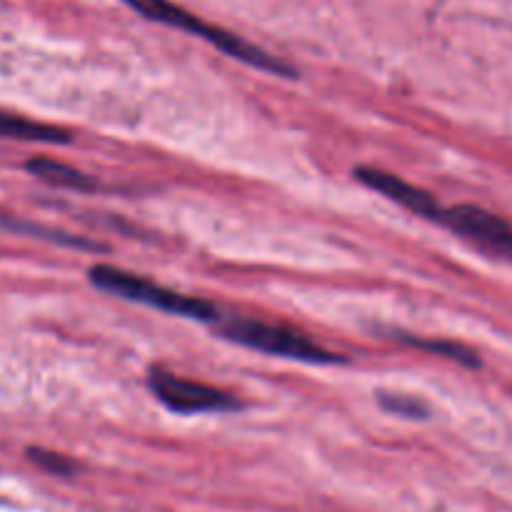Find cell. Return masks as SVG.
I'll return each instance as SVG.
<instances>
[{"label": "cell", "mask_w": 512, "mask_h": 512, "mask_svg": "<svg viewBox=\"0 0 512 512\" xmlns=\"http://www.w3.org/2000/svg\"><path fill=\"white\" fill-rule=\"evenodd\" d=\"M28 458L33 460L38 468H43L45 473L60 475V478H65V475H73V470H75V465L70 463L65 455L50 453V450H43V448H30Z\"/></svg>", "instance_id": "cell-10"}, {"label": "cell", "mask_w": 512, "mask_h": 512, "mask_svg": "<svg viewBox=\"0 0 512 512\" xmlns=\"http://www.w3.org/2000/svg\"><path fill=\"white\" fill-rule=\"evenodd\" d=\"M0 138L10 140H28V143H50L63 145L70 143V133L55 125L38 123V120L20 118V115H10L0 110Z\"/></svg>", "instance_id": "cell-7"}, {"label": "cell", "mask_w": 512, "mask_h": 512, "mask_svg": "<svg viewBox=\"0 0 512 512\" xmlns=\"http://www.w3.org/2000/svg\"><path fill=\"white\" fill-rule=\"evenodd\" d=\"M400 340L408 345H413V348L428 350V353L440 355V358H448V360H455V363H460V365H468V368H478L480 365L478 353H473V350L465 348V345L453 343V340H423V338H408V335H400Z\"/></svg>", "instance_id": "cell-9"}, {"label": "cell", "mask_w": 512, "mask_h": 512, "mask_svg": "<svg viewBox=\"0 0 512 512\" xmlns=\"http://www.w3.org/2000/svg\"><path fill=\"white\" fill-rule=\"evenodd\" d=\"M380 405L400 418H428V408L410 395H380Z\"/></svg>", "instance_id": "cell-11"}, {"label": "cell", "mask_w": 512, "mask_h": 512, "mask_svg": "<svg viewBox=\"0 0 512 512\" xmlns=\"http://www.w3.org/2000/svg\"><path fill=\"white\" fill-rule=\"evenodd\" d=\"M148 388L165 408L180 415L225 413V410L240 408L238 398L225 390L200 383V380L180 378V375L165 373V370H153L148 375Z\"/></svg>", "instance_id": "cell-4"}, {"label": "cell", "mask_w": 512, "mask_h": 512, "mask_svg": "<svg viewBox=\"0 0 512 512\" xmlns=\"http://www.w3.org/2000/svg\"><path fill=\"white\" fill-rule=\"evenodd\" d=\"M88 275L95 288L118 295V298L133 300V303L148 305V308H158L163 313L178 315V318H193L203 320V323L218 320V308L208 300L175 293V290L163 288V285L153 283L143 275L128 273V270L115 268V265H95V268H90Z\"/></svg>", "instance_id": "cell-2"}, {"label": "cell", "mask_w": 512, "mask_h": 512, "mask_svg": "<svg viewBox=\"0 0 512 512\" xmlns=\"http://www.w3.org/2000/svg\"><path fill=\"white\" fill-rule=\"evenodd\" d=\"M25 168L35 175L43 183L55 185V188H75V190H93L95 183L93 178H88L80 170L70 168V165L58 163V160L50 158H33L25 163Z\"/></svg>", "instance_id": "cell-8"}, {"label": "cell", "mask_w": 512, "mask_h": 512, "mask_svg": "<svg viewBox=\"0 0 512 512\" xmlns=\"http://www.w3.org/2000/svg\"><path fill=\"white\" fill-rule=\"evenodd\" d=\"M125 3L133 10H138L140 15H145L148 20H155V23L170 25V28L185 30V33H193L198 35V38L208 40L210 45H215V48L228 53L230 58L240 60V63L253 65V68L265 70V73L283 75V78H295V73H298L293 65L283 63V60L275 58V55L265 53L258 45L248 43V40L238 38V35L230 33V30L218 28V25L205 23L198 15L188 13V10L170 3V0H125Z\"/></svg>", "instance_id": "cell-1"}, {"label": "cell", "mask_w": 512, "mask_h": 512, "mask_svg": "<svg viewBox=\"0 0 512 512\" xmlns=\"http://www.w3.org/2000/svg\"><path fill=\"white\" fill-rule=\"evenodd\" d=\"M435 223L445 225L485 253L512 263V225L500 215L478 208V205H455V208L440 205Z\"/></svg>", "instance_id": "cell-5"}, {"label": "cell", "mask_w": 512, "mask_h": 512, "mask_svg": "<svg viewBox=\"0 0 512 512\" xmlns=\"http://www.w3.org/2000/svg\"><path fill=\"white\" fill-rule=\"evenodd\" d=\"M355 178H358L363 185H368V188L378 190V193L385 195V198L395 200V203L403 205V208L413 210V213L420 215V218L435 220V215H438L440 203L428 193V190L415 188L413 183L388 173V170L373 168V165H363V168H355Z\"/></svg>", "instance_id": "cell-6"}, {"label": "cell", "mask_w": 512, "mask_h": 512, "mask_svg": "<svg viewBox=\"0 0 512 512\" xmlns=\"http://www.w3.org/2000/svg\"><path fill=\"white\" fill-rule=\"evenodd\" d=\"M218 333L223 338L233 340V343L245 345V348L260 350V353L278 355V358L300 360V363H313V365H333L343 363L338 353H330L323 345L313 343L305 338L303 333L293 328H285L278 323H265V320L255 318H240V315H228L220 318L218 315Z\"/></svg>", "instance_id": "cell-3"}]
</instances>
